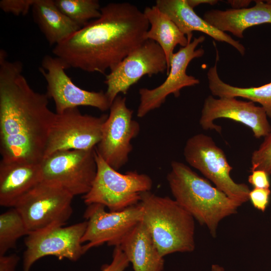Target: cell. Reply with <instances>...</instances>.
Wrapping results in <instances>:
<instances>
[{
	"label": "cell",
	"mask_w": 271,
	"mask_h": 271,
	"mask_svg": "<svg viewBox=\"0 0 271 271\" xmlns=\"http://www.w3.org/2000/svg\"><path fill=\"white\" fill-rule=\"evenodd\" d=\"M30 232L23 217L14 207L0 215V255L15 248L17 240Z\"/></svg>",
	"instance_id": "24"
},
{
	"label": "cell",
	"mask_w": 271,
	"mask_h": 271,
	"mask_svg": "<svg viewBox=\"0 0 271 271\" xmlns=\"http://www.w3.org/2000/svg\"><path fill=\"white\" fill-rule=\"evenodd\" d=\"M52 52L68 68L101 74L114 68L145 41L150 25L143 12L128 2L110 3Z\"/></svg>",
	"instance_id": "2"
},
{
	"label": "cell",
	"mask_w": 271,
	"mask_h": 271,
	"mask_svg": "<svg viewBox=\"0 0 271 271\" xmlns=\"http://www.w3.org/2000/svg\"><path fill=\"white\" fill-rule=\"evenodd\" d=\"M265 2L271 6V0H267V1H265Z\"/></svg>",
	"instance_id": "35"
},
{
	"label": "cell",
	"mask_w": 271,
	"mask_h": 271,
	"mask_svg": "<svg viewBox=\"0 0 271 271\" xmlns=\"http://www.w3.org/2000/svg\"><path fill=\"white\" fill-rule=\"evenodd\" d=\"M42 181L40 162L6 161L0 163V205L13 207Z\"/></svg>",
	"instance_id": "17"
},
{
	"label": "cell",
	"mask_w": 271,
	"mask_h": 271,
	"mask_svg": "<svg viewBox=\"0 0 271 271\" xmlns=\"http://www.w3.org/2000/svg\"><path fill=\"white\" fill-rule=\"evenodd\" d=\"M32 11L50 45L59 44L81 28L57 8L54 0H35Z\"/></svg>",
	"instance_id": "21"
},
{
	"label": "cell",
	"mask_w": 271,
	"mask_h": 271,
	"mask_svg": "<svg viewBox=\"0 0 271 271\" xmlns=\"http://www.w3.org/2000/svg\"><path fill=\"white\" fill-rule=\"evenodd\" d=\"M211 271H225L224 268L218 264H212Z\"/></svg>",
	"instance_id": "34"
},
{
	"label": "cell",
	"mask_w": 271,
	"mask_h": 271,
	"mask_svg": "<svg viewBox=\"0 0 271 271\" xmlns=\"http://www.w3.org/2000/svg\"><path fill=\"white\" fill-rule=\"evenodd\" d=\"M66 64L60 58L45 55L40 72L47 82V93L55 103L57 113L79 106H91L101 111L109 109L111 102L105 92L83 89L76 85L65 72Z\"/></svg>",
	"instance_id": "12"
},
{
	"label": "cell",
	"mask_w": 271,
	"mask_h": 271,
	"mask_svg": "<svg viewBox=\"0 0 271 271\" xmlns=\"http://www.w3.org/2000/svg\"><path fill=\"white\" fill-rule=\"evenodd\" d=\"M205 40L203 35L194 38L186 46L181 47L172 54L167 77L162 84L153 89H140L138 117H143L151 111L159 108L169 95L172 94L175 97H178L183 88L199 84V80L188 75L186 69L192 60L204 55V50L202 48L197 49V47Z\"/></svg>",
	"instance_id": "15"
},
{
	"label": "cell",
	"mask_w": 271,
	"mask_h": 271,
	"mask_svg": "<svg viewBox=\"0 0 271 271\" xmlns=\"http://www.w3.org/2000/svg\"><path fill=\"white\" fill-rule=\"evenodd\" d=\"M99 204L87 205L84 213L87 222L82 238L86 253L94 247L106 243L119 246L122 239L142 220L143 209L140 202L118 211H106Z\"/></svg>",
	"instance_id": "13"
},
{
	"label": "cell",
	"mask_w": 271,
	"mask_h": 271,
	"mask_svg": "<svg viewBox=\"0 0 271 271\" xmlns=\"http://www.w3.org/2000/svg\"><path fill=\"white\" fill-rule=\"evenodd\" d=\"M86 226L84 221L29 233L25 239L23 271H30L34 263L46 256L78 260L85 253L82 238Z\"/></svg>",
	"instance_id": "10"
},
{
	"label": "cell",
	"mask_w": 271,
	"mask_h": 271,
	"mask_svg": "<svg viewBox=\"0 0 271 271\" xmlns=\"http://www.w3.org/2000/svg\"><path fill=\"white\" fill-rule=\"evenodd\" d=\"M188 5L193 9L201 4H209L213 5L218 3L216 0H187Z\"/></svg>",
	"instance_id": "33"
},
{
	"label": "cell",
	"mask_w": 271,
	"mask_h": 271,
	"mask_svg": "<svg viewBox=\"0 0 271 271\" xmlns=\"http://www.w3.org/2000/svg\"><path fill=\"white\" fill-rule=\"evenodd\" d=\"M167 68L161 47L155 41L147 40L105 75V94L112 103L119 93L126 94L144 76L163 73L167 71Z\"/></svg>",
	"instance_id": "14"
},
{
	"label": "cell",
	"mask_w": 271,
	"mask_h": 271,
	"mask_svg": "<svg viewBox=\"0 0 271 271\" xmlns=\"http://www.w3.org/2000/svg\"><path fill=\"white\" fill-rule=\"evenodd\" d=\"M140 203L142 222L162 257L194 250V218L174 199L150 191L142 194Z\"/></svg>",
	"instance_id": "4"
},
{
	"label": "cell",
	"mask_w": 271,
	"mask_h": 271,
	"mask_svg": "<svg viewBox=\"0 0 271 271\" xmlns=\"http://www.w3.org/2000/svg\"><path fill=\"white\" fill-rule=\"evenodd\" d=\"M22 63L0 50V153L2 160L41 162L56 113L47 94L34 91Z\"/></svg>",
	"instance_id": "1"
},
{
	"label": "cell",
	"mask_w": 271,
	"mask_h": 271,
	"mask_svg": "<svg viewBox=\"0 0 271 271\" xmlns=\"http://www.w3.org/2000/svg\"><path fill=\"white\" fill-rule=\"evenodd\" d=\"M143 12L150 26L146 38L158 43L164 52L167 61L168 74L174 48L178 45L181 47L186 46L189 44L188 39L174 22L155 5L147 7Z\"/></svg>",
	"instance_id": "22"
},
{
	"label": "cell",
	"mask_w": 271,
	"mask_h": 271,
	"mask_svg": "<svg viewBox=\"0 0 271 271\" xmlns=\"http://www.w3.org/2000/svg\"><path fill=\"white\" fill-rule=\"evenodd\" d=\"M251 172L252 173L248 176V181L254 188H269V175L267 173L261 170H256Z\"/></svg>",
	"instance_id": "30"
},
{
	"label": "cell",
	"mask_w": 271,
	"mask_h": 271,
	"mask_svg": "<svg viewBox=\"0 0 271 271\" xmlns=\"http://www.w3.org/2000/svg\"><path fill=\"white\" fill-rule=\"evenodd\" d=\"M186 161L211 181L215 187L241 205L249 200L250 191L244 183H237L230 177L232 167L223 151L210 136L195 134L188 139L184 148Z\"/></svg>",
	"instance_id": "7"
},
{
	"label": "cell",
	"mask_w": 271,
	"mask_h": 271,
	"mask_svg": "<svg viewBox=\"0 0 271 271\" xmlns=\"http://www.w3.org/2000/svg\"><path fill=\"white\" fill-rule=\"evenodd\" d=\"M74 196L60 185L42 180L13 207L30 232L63 226L70 218Z\"/></svg>",
	"instance_id": "6"
},
{
	"label": "cell",
	"mask_w": 271,
	"mask_h": 271,
	"mask_svg": "<svg viewBox=\"0 0 271 271\" xmlns=\"http://www.w3.org/2000/svg\"><path fill=\"white\" fill-rule=\"evenodd\" d=\"M107 114H82L78 108L56 113L46 142L44 158L61 151L89 150L99 143Z\"/></svg>",
	"instance_id": "8"
},
{
	"label": "cell",
	"mask_w": 271,
	"mask_h": 271,
	"mask_svg": "<svg viewBox=\"0 0 271 271\" xmlns=\"http://www.w3.org/2000/svg\"><path fill=\"white\" fill-rule=\"evenodd\" d=\"M35 0H1L0 8L5 13L25 16L32 7Z\"/></svg>",
	"instance_id": "27"
},
{
	"label": "cell",
	"mask_w": 271,
	"mask_h": 271,
	"mask_svg": "<svg viewBox=\"0 0 271 271\" xmlns=\"http://www.w3.org/2000/svg\"><path fill=\"white\" fill-rule=\"evenodd\" d=\"M215 64L208 70L207 76L209 89L213 96L219 97H242L258 103L271 118V82L258 87H239L227 84L219 77L217 63L219 59L216 51Z\"/></svg>",
	"instance_id": "23"
},
{
	"label": "cell",
	"mask_w": 271,
	"mask_h": 271,
	"mask_svg": "<svg viewBox=\"0 0 271 271\" xmlns=\"http://www.w3.org/2000/svg\"><path fill=\"white\" fill-rule=\"evenodd\" d=\"M97 172L90 190L83 195L87 205L99 204L110 211H118L138 204L143 193L153 186L147 174L129 171L122 174L115 170L95 150Z\"/></svg>",
	"instance_id": "5"
},
{
	"label": "cell",
	"mask_w": 271,
	"mask_h": 271,
	"mask_svg": "<svg viewBox=\"0 0 271 271\" xmlns=\"http://www.w3.org/2000/svg\"><path fill=\"white\" fill-rule=\"evenodd\" d=\"M109 110L95 150L107 164L118 171L128 161L132 150L131 141L138 135L140 126L133 119V111L127 107L125 97L118 95Z\"/></svg>",
	"instance_id": "11"
},
{
	"label": "cell",
	"mask_w": 271,
	"mask_h": 271,
	"mask_svg": "<svg viewBox=\"0 0 271 271\" xmlns=\"http://www.w3.org/2000/svg\"><path fill=\"white\" fill-rule=\"evenodd\" d=\"M42 180L56 183L74 196L86 194L97 172L95 148L61 151L40 162Z\"/></svg>",
	"instance_id": "9"
},
{
	"label": "cell",
	"mask_w": 271,
	"mask_h": 271,
	"mask_svg": "<svg viewBox=\"0 0 271 271\" xmlns=\"http://www.w3.org/2000/svg\"><path fill=\"white\" fill-rule=\"evenodd\" d=\"M155 6L168 16L186 36L189 43L192 41L193 32L199 31L215 40L224 42L234 47L242 56L245 47L239 41L215 28L199 17L187 3V0H157Z\"/></svg>",
	"instance_id": "18"
},
{
	"label": "cell",
	"mask_w": 271,
	"mask_h": 271,
	"mask_svg": "<svg viewBox=\"0 0 271 271\" xmlns=\"http://www.w3.org/2000/svg\"><path fill=\"white\" fill-rule=\"evenodd\" d=\"M57 8L81 28L101 15L97 0H54Z\"/></svg>",
	"instance_id": "25"
},
{
	"label": "cell",
	"mask_w": 271,
	"mask_h": 271,
	"mask_svg": "<svg viewBox=\"0 0 271 271\" xmlns=\"http://www.w3.org/2000/svg\"><path fill=\"white\" fill-rule=\"evenodd\" d=\"M228 118L249 127L256 139L265 137L271 132L265 111L252 101L234 97L214 98L209 95L204 101L199 124L205 130L215 129L220 133L221 127L214 123L218 118Z\"/></svg>",
	"instance_id": "16"
},
{
	"label": "cell",
	"mask_w": 271,
	"mask_h": 271,
	"mask_svg": "<svg viewBox=\"0 0 271 271\" xmlns=\"http://www.w3.org/2000/svg\"><path fill=\"white\" fill-rule=\"evenodd\" d=\"M167 179L174 200L214 237L219 222L240 206L182 162L171 163Z\"/></svg>",
	"instance_id": "3"
},
{
	"label": "cell",
	"mask_w": 271,
	"mask_h": 271,
	"mask_svg": "<svg viewBox=\"0 0 271 271\" xmlns=\"http://www.w3.org/2000/svg\"><path fill=\"white\" fill-rule=\"evenodd\" d=\"M251 2V1L248 0H231L227 1V3L230 5L233 9L247 8Z\"/></svg>",
	"instance_id": "32"
},
{
	"label": "cell",
	"mask_w": 271,
	"mask_h": 271,
	"mask_svg": "<svg viewBox=\"0 0 271 271\" xmlns=\"http://www.w3.org/2000/svg\"><path fill=\"white\" fill-rule=\"evenodd\" d=\"M129 261L119 246L114 247L110 263L103 264L100 271H124Z\"/></svg>",
	"instance_id": "28"
},
{
	"label": "cell",
	"mask_w": 271,
	"mask_h": 271,
	"mask_svg": "<svg viewBox=\"0 0 271 271\" xmlns=\"http://www.w3.org/2000/svg\"><path fill=\"white\" fill-rule=\"evenodd\" d=\"M119 246L131 263L133 271L164 270V257L142 221L122 239Z\"/></svg>",
	"instance_id": "20"
},
{
	"label": "cell",
	"mask_w": 271,
	"mask_h": 271,
	"mask_svg": "<svg viewBox=\"0 0 271 271\" xmlns=\"http://www.w3.org/2000/svg\"><path fill=\"white\" fill-rule=\"evenodd\" d=\"M270 193L269 189L254 188L249 193V199L255 208L264 212L268 204Z\"/></svg>",
	"instance_id": "29"
},
{
	"label": "cell",
	"mask_w": 271,
	"mask_h": 271,
	"mask_svg": "<svg viewBox=\"0 0 271 271\" xmlns=\"http://www.w3.org/2000/svg\"><path fill=\"white\" fill-rule=\"evenodd\" d=\"M251 171L261 170L271 175V132L252 154Z\"/></svg>",
	"instance_id": "26"
},
{
	"label": "cell",
	"mask_w": 271,
	"mask_h": 271,
	"mask_svg": "<svg viewBox=\"0 0 271 271\" xmlns=\"http://www.w3.org/2000/svg\"><path fill=\"white\" fill-rule=\"evenodd\" d=\"M20 257L15 253L0 255V271H17Z\"/></svg>",
	"instance_id": "31"
},
{
	"label": "cell",
	"mask_w": 271,
	"mask_h": 271,
	"mask_svg": "<svg viewBox=\"0 0 271 271\" xmlns=\"http://www.w3.org/2000/svg\"><path fill=\"white\" fill-rule=\"evenodd\" d=\"M251 8L206 11L203 18L207 23L223 32H228L243 38L244 31L251 27L271 24V6L262 1H255Z\"/></svg>",
	"instance_id": "19"
}]
</instances>
